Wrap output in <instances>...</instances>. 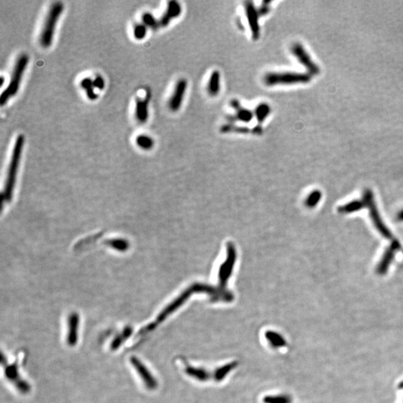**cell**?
<instances>
[{
  "label": "cell",
  "instance_id": "6da1fadb",
  "mask_svg": "<svg viewBox=\"0 0 403 403\" xmlns=\"http://www.w3.org/2000/svg\"><path fill=\"white\" fill-rule=\"evenodd\" d=\"M25 143V137L22 135H19L17 137L12 154H11L10 164L8 170L7 179H6V186L3 194V204L9 203L12 198L13 191H14V184L16 182L17 171L22 155V148Z\"/></svg>",
  "mask_w": 403,
  "mask_h": 403
},
{
  "label": "cell",
  "instance_id": "7a4b0ae2",
  "mask_svg": "<svg viewBox=\"0 0 403 403\" xmlns=\"http://www.w3.org/2000/svg\"><path fill=\"white\" fill-rule=\"evenodd\" d=\"M29 61H30V58H29L28 55L25 54V53L20 55L16 61L14 70L11 74L10 82L0 96L1 106H4L11 97L17 94L19 88H20L22 75H23L27 65H28Z\"/></svg>",
  "mask_w": 403,
  "mask_h": 403
},
{
  "label": "cell",
  "instance_id": "3957f363",
  "mask_svg": "<svg viewBox=\"0 0 403 403\" xmlns=\"http://www.w3.org/2000/svg\"><path fill=\"white\" fill-rule=\"evenodd\" d=\"M63 11L64 5L61 2H57L52 5L48 11L39 38L40 46L43 48H49L53 43L55 30Z\"/></svg>",
  "mask_w": 403,
  "mask_h": 403
},
{
  "label": "cell",
  "instance_id": "277c9868",
  "mask_svg": "<svg viewBox=\"0 0 403 403\" xmlns=\"http://www.w3.org/2000/svg\"><path fill=\"white\" fill-rule=\"evenodd\" d=\"M310 80L309 74L295 72H268L264 77V83L270 87L307 83Z\"/></svg>",
  "mask_w": 403,
  "mask_h": 403
},
{
  "label": "cell",
  "instance_id": "5b68a950",
  "mask_svg": "<svg viewBox=\"0 0 403 403\" xmlns=\"http://www.w3.org/2000/svg\"><path fill=\"white\" fill-rule=\"evenodd\" d=\"M362 200L364 202L365 207L369 209L372 221L377 230L387 239L392 238V233L390 231L389 229L387 228L380 217V212H379L375 200H374L373 192L370 190L366 189L363 193Z\"/></svg>",
  "mask_w": 403,
  "mask_h": 403
},
{
  "label": "cell",
  "instance_id": "8992f818",
  "mask_svg": "<svg viewBox=\"0 0 403 403\" xmlns=\"http://www.w3.org/2000/svg\"><path fill=\"white\" fill-rule=\"evenodd\" d=\"M291 53L295 56L297 61L300 63L303 67L311 75H317L320 72L318 66L312 61V58L309 56L308 52L305 49L302 44L299 43H294L291 46Z\"/></svg>",
  "mask_w": 403,
  "mask_h": 403
},
{
  "label": "cell",
  "instance_id": "52a82bcc",
  "mask_svg": "<svg viewBox=\"0 0 403 403\" xmlns=\"http://www.w3.org/2000/svg\"><path fill=\"white\" fill-rule=\"evenodd\" d=\"M245 11H246V19L248 25L250 29L251 34L253 40H257L260 38V25H259V11L255 6L253 2H246L245 3Z\"/></svg>",
  "mask_w": 403,
  "mask_h": 403
},
{
  "label": "cell",
  "instance_id": "ba28073f",
  "mask_svg": "<svg viewBox=\"0 0 403 403\" xmlns=\"http://www.w3.org/2000/svg\"><path fill=\"white\" fill-rule=\"evenodd\" d=\"M187 88H188V81L185 79H181L177 82L173 93L168 103L169 109L172 112H177L181 109Z\"/></svg>",
  "mask_w": 403,
  "mask_h": 403
},
{
  "label": "cell",
  "instance_id": "9c48e42d",
  "mask_svg": "<svg viewBox=\"0 0 403 403\" xmlns=\"http://www.w3.org/2000/svg\"><path fill=\"white\" fill-rule=\"evenodd\" d=\"M399 248H400V243L396 240H394L384 253L383 259L377 266V273L383 275L388 272L390 265L394 259L395 255L399 250Z\"/></svg>",
  "mask_w": 403,
  "mask_h": 403
},
{
  "label": "cell",
  "instance_id": "30bf717a",
  "mask_svg": "<svg viewBox=\"0 0 403 403\" xmlns=\"http://www.w3.org/2000/svg\"><path fill=\"white\" fill-rule=\"evenodd\" d=\"M3 365L6 366L5 373L8 380L11 382V383L14 384L20 392L28 393L30 391V385L21 379L17 365L16 364H11V365L3 364Z\"/></svg>",
  "mask_w": 403,
  "mask_h": 403
},
{
  "label": "cell",
  "instance_id": "8fae6325",
  "mask_svg": "<svg viewBox=\"0 0 403 403\" xmlns=\"http://www.w3.org/2000/svg\"><path fill=\"white\" fill-rule=\"evenodd\" d=\"M130 362H131L132 366L136 370L137 373L139 374L145 385L149 389L153 390L156 388L158 385L157 381H156V380H155L154 377L153 376L149 370L145 367L144 364L139 359H137L136 357H132L130 359Z\"/></svg>",
  "mask_w": 403,
  "mask_h": 403
},
{
  "label": "cell",
  "instance_id": "7c38bea8",
  "mask_svg": "<svg viewBox=\"0 0 403 403\" xmlns=\"http://www.w3.org/2000/svg\"><path fill=\"white\" fill-rule=\"evenodd\" d=\"M182 6L177 1H170L167 4L165 12L159 20L160 27H166L170 24L172 20L180 17L182 14Z\"/></svg>",
  "mask_w": 403,
  "mask_h": 403
},
{
  "label": "cell",
  "instance_id": "4fadbf2b",
  "mask_svg": "<svg viewBox=\"0 0 403 403\" xmlns=\"http://www.w3.org/2000/svg\"><path fill=\"white\" fill-rule=\"evenodd\" d=\"M150 92L146 93V97L144 99L137 98L136 106H135V117L137 120L141 123H145L149 117V101H150Z\"/></svg>",
  "mask_w": 403,
  "mask_h": 403
},
{
  "label": "cell",
  "instance_id": "5bb4252c",
  "mask_svg": "<svg viewBox=\"0 0 403 403\" xmlns=\"http://www.w3.org/2000/svg\"><path fill=\"white\" fill-rule=\"evenodd\" d=\"M79 326L80 317L77 313H72L68 319V334L67 338V343L70 346H74L78 341Z\"/></svg>",
  "mask_w": 403,
  "mask_h": 403
},
{
  "label": "cell",
  "instance_id": "9a60e30c",
  "mask_svg": "<svg viewBox=\"0 0 403 403\" xmlns=\"http://www.w3.org/2000/svg\"><path fill=\"white\" fill-rule=\"evenodd\" d=\"M207 91L211 96H216L220 91V73L218 70L213 71L207 85Z\"/></svg>",
  "mask_w": 403,
  "mask_h": 403
},
{
  "label": "cell",
  "instance_id": "2e32d148",
  "mask_svg": "<svg viewBox=\"0 0 403 403\" xmlns=\"http://www.w3.org/2000/svg\"><path fill=\"white\" fill-rule=\"evenodd\" d=\"M270 112H271V108H270V105L266 103L258 105L253 111L254 117H256L259 125L262 124L266 120V119L270 115Z\"/></svg>",
  "mask_w": 403,
  "mask_h": 403
},
{
  "label": "cell",
  "instance_id": "e0dca14e",
  "mask_svg": "<svg viewBox=\"0 0 403 403\" xmlns=\"http://www.w3.org/2000/svg\"><path fill=\"white\" fill-rule=\"evenodd\" d=\"M254 117V113L249 109L242 107L235 111V114L230 117V120L239 121L243 123H249Z\"/></svg>",
  "mask_w": 403,
  "mask_h": 403
},
{
  "label": "cell",
  "instance_id": "ac0fdd59",
  "mask_svg": "<svg viewBox=\"0 0 403 403\" xmlns=\"http://www.w3.org/2000/svg\"><path fill=\"white\" fill-rule=\"evenodd\" d=\"M132 332H133V330H132L131 327H127V328L124 329L123 331L118 336L116 337L115 339L111 343V349L112 350H116V349L120 347L121 345L131 336Z\"/></svg>",
  "mask_w": 403,
  "mask_h": 403
},
{
  "label": "cell",
  "instance_id": "d6986e66",
  "mask_svg": "<svg viewBox=\"0 0 403 403\" xmlns=\"http://www.w3.org/2000/svg\"><path fill=\"white\" fill-rule=\"evenodd\" d=\"M365 207L363 200H354L350 202L348 204L344 205L338 209V212L342 214H349L362 210L363 208Z\"/></svg>",
  "mask_w": 403,
  "mask_h": 403
},
{
  "label": "cell",
  "instance_id": "ffe728a7",
  "mask_svg": "<svg viewBox=\"0 0 403 403\" xmlns=\"http://www.w3.org/2000/svg\"><path fill=\"white\" fill-rule=\"evenodd\" d=\"M266 338L268 340L269 342L273 347L280 348L286 345L285 339L279 335V334L273 333V332H267L266 333Z\"/></svg>",
  "mask_w": 403,
  "mask_h": 403
},
{
  "label": "cell",
  "instance_id": "44dd1931",
  "mask_svg": "<svg viewBox=\"0 0 403 403\" xmlns=\"http://www.w3.org/2000/svg\"><path fill=\"white\" fill-rule=\"evenodd\" d=\"M137 145L144 150H149L154 146V141L151 137L146 135H140L136 138Z\"/></svg>",
  "mask_w": 403,
  "mask_h": 403
},
{
  "label": "cell",
  "instance_id": "7402d4cb",
  "mask_svg": "<svg viewBox=\"0 0 403 403\" xmlns=\"http://www.w3.org/2000/svg\"><path fill=\"white\" fill-rule=\"evenodd\" d=\"M186 373L188 375H191L192 377H194V378L200 380V381H206L209 378V374L206 370H202V369L193 368V367H189V366L186 368Z\"/></svg>",
  "mask_w": 403,
  "mask_h": 403
},
{
  "label": "cell",
  "instance_id": "603a6c76",
  "mask_svg": "<svg viewBox=\"0 0 403 403\" xmlns=\"http://www.w3.org/2000/svg\"><path fill=\"white\" fill-rule=\"evenodd\" d=\"M142 22L146 27H149L153 30H158L160 27L159 21L156 20V17L151 13H144L142 16Z\"/></svg>",
  "mask_w": 403,
  "mask_h": 403
},
{
  "label": "cell",
  "instance_id": "cb8c5ba5",
  "mask_svg": "<svg viewBox=\"0 0 403 403\" xmlns=\"http://www.w3.org/2000/svg\"><path fill=\"white\" fill-rule=\"evenodd\" d=\"M220 131L222 133H230V132H235V133L239 134H247L249 132H252L248 127H238L235 125H223L220 128Z\"/></svg>",
  "mask_w": 403,
  "mask_h": 403
},
{
  "label": "cell",
  "instance_id": "d4e9b609",
  "mask_svg": "<svg viewBox=\"0 0 403 403\" xmlns=\"http://www.w3.org/2000/svg\"><path fill=\"white\" fill-rule=\"evenodd\" d=\"M106 243L113 249L120 251L125 250L129 246L128 242L123 239L109 240V241H106Z\"/></svg>",
  "mask_w": 403,
  "mask_h": 403
},
{
  "label": "cell",
  "instance_id": "484cf974",
  "mask_svg": "<svg viewBox=\"0 0 403 403\" xmlns=\"http://www.w3.org/2000/svg\"><path fill=\"white\" fill-rule=\"evenodd\" d=\"M236 366V363H232V364H227V365L224 366V367L219 369V370L216 372V373L214 374V378H215L217 381H220V380H222V379L225 377V375H226L227 373H230L232 369L235 368Z\"/></svg>",
  "mask_w": 403,
  "mask_h": 403
},
{
  "label": "cell",
  "instance_id": "4316f807",
  "mask_svg": "<svg viewBox=\"0 0 403 403\" xmlns=\"http://www.w3.org/2000/svg\"><path fill=\"white\" fill-rule=\"evenodd\" d=\"M321 193L320 191H314L308 196L306 201V206L309 208H313L318 204L319 201L321 199Z\"/></svg>",
  "mask_w": 403,
  "mask_h": 403
},
{
  "label": "cell",
  "instance_id": "83f0119b",
  "mask_svg": "<svg viewBox=\"0 0 403 403\" xmlns=\"http://www.w3.org/2000/svg\"><path fill=\"white\" fill-rule=\"evenodd\" d=\"M147 27L143 23L137 24L134 29V36L137 40H142L146 37Z\"/></svg>",
  "mask_w": 403,
  "mask_h": 403
},
{
  "label": "cell",
  "instance_id": "f1b7e54d",
  "mask_svg": "<svg viewBox=\"0 0 403 403\" xmlns=\"http://www.w3.org/2000/svg\"><path fill=\"white\" fill-rule=\"evenodd\" d=\"M265 403H291V399L288 396H267L264 398Z\"/></svg>",
  "mask_w": 403,
  "mask_h": 403
},
{
  "label": "cell",
  "instance_id": "f546056e",
  "mask_svg": "<svg viewBox=\"0 0 403 403\" xmlns=\"http://www.w3.org/2000/svg\"><path fill=\"white\" fill-rule=\"evenodd\" d=\"M270 3H271V2L264 1V3H262V6L258 9L260 17L265 16L266 14H268L269 11H270Z\"/></svg>",
  "mask_w": 403,
  "mask_h": 403
},
{
  "label": "cell",
  "instance_id": "4dcf8cb0",
  "mask_svg": "<svg viewBox=\"0 0 403 403\" xmlns=\"http://www.w3.org/2000/svg\"><path fill=\"white\" fill-rule=\"evenodd\" d=\"M80 85L81 87L86 91L94 88L93 87V80H91L90 78H85L81 81Z\"/></svg>",
  "mask_w": 403,
  "mask_h": 403
},
{
  "label": "cell",
  "instance_id": "1f68e13d",
  "mask_svg": "<svg viewBox=\"0 0 403 403\" xmlns=\"http://www.w3.org/2000/svg\"><path fill=\"white\" fill-rule=\"evenodd\" d=\"M93 87L99 90H103L105 87L104 79L100 75H97L93 80Z\"/></svg>",
  "mask_w": 403,
  "mask_h": 403
},
{
  "label": "cell",
  "instance_id": "d6a6232c",
  "mask_svg": "<svg viewBox=\"0 0 403 403\" xmlns=\"http://www.w3.org/2000/svg\"><path fill=\"white\" fill-rule=\"evenodd\" d=\"M230 106H231L232 109L235 111H238V109L243 107V106H241V102L235 99H232L231 102H230Z\"/></svg>",
  "mask_w": 403,
  "mask_h": 403
},
{
  "label": "cell",
  "instance_id": "836d02e7",
  "mask_svg": "<svg viewBox=\"0 0 403 403\" xmlns=\"http://www.w3.org/2000/svg\"><path fill=\"white\" fill-rule=\"evenodd\" d=\"M86 92L88 99H91V100H95V99H97V94H96L93 88H91V89L88 90Z\"/></svg>",
  "mask_w": 403,
  "mask_h": 403
},
{
  "label": "cell",
  "instance_id": "e575fe53",
  "mask_svg": "<svg viewBox=\"0 0 403 403\" xmlns=\"http://www.w3.org/2000/svg\"><path fill=\"white\" fill-rule=\"evenodd\" d=\"M263 132V129L261 125H256V127L253 129L252 133L255 134L256 135H262Z\"/></svg>",
  "mask_w": 403,
  "mask_h": 403
},
{
  "label": "cell",
  "instance_id": "d590c367",
  "mask_svg": "<svg viewBox=\"0 0 403 403\" xmlns=\"http://www.w3.org/2000/svg\"><path fill=\"white\" fill-rule=\"evenodd\" d=\"M397 220H399V221H403V210L401 211V212L398 214Z\"/></svg>",
  "mask_w": 403,
  "mask_h": 403
},
{
  "label": "cell",
  "instance_id": "8d00e7d4",
  "mask_svg": "<svg viewBox=\"0 0 403 403\" xmlns=\"http://www.w3.org/2000/svg\"><path fill=\"white\" fill-rule=\"evenodd\" d=\"M0 80H1V86H3V84H4V77H2L1 78H0Z\"/></svg>",
  "mask_w": 403,
  "mask_h": 403
}]
</instances>
